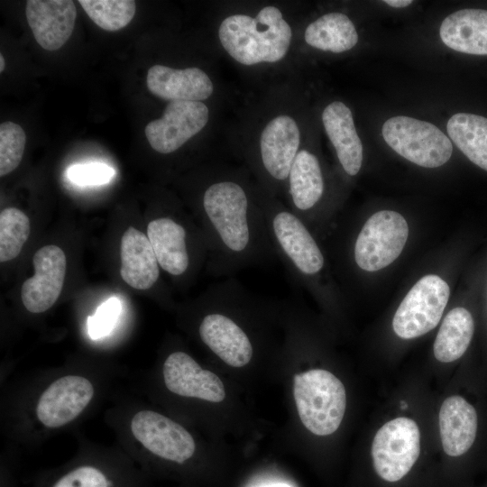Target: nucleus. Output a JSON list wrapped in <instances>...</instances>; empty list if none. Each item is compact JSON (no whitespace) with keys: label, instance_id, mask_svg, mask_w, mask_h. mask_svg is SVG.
I'll return each mask as SVG.
<instances>
[{"label":"nucleus","instance_id":"4be33fe9","mask_svg":"<svg viewBox=\"0 0 487 487\" xmlns=\"http://www.w3.org/2000/svg\"><path fill=\"white\" fill-rule=\"evenodd\" d=\"M439 35L454 51L487 55V10L463 9L449 14L441 23Z\"/></svg>","mask_w":487,"mask_h":487},{"label":"nucleus","instance_id":"f257e3e1","mask_svg":"<svg viewBox=\"0 0 487 487\" xmlns=\"http://www.w3.org/2000/svg\"><path fill=\"white\" fill-rule=\"evenodd\" d=\"M200 208L213 275L232 277L277 258L258 198L244 181L220 175L205 188Z\"/></svg>","mask_w":487,"mask_h":487},{"label":"nucleus","instance_id":"6ab92c4d","mask_svg":"<svg viewBox=\"0 0 487 487\" xmlns=\"http://www.w3.org/2000/svg\"><path fill=\"white\" fill-rule=\"evenodd\" d=\"M146 81L151 93L170 102H201L208 98L214 90L210 78L198 68L178 69L154 65L149 69Z\"/></svg>","mask_w":487,"mask_h":487},{"label":"nucleus","instance_id":"473e14b6","mask_svg":"<svg viewBox=\"0 0 487 487\" xmlns=\"http://www.w3.org/2000/svg\"><path fill=\"white\" fill-rule=\"evenodd\" d=\"M4 69H5V59L3 55L1 54L0 55V72H3Z\"/></svg>","mask_w":487,"mask_h":487},{"label":"nucleus","instance_id":"c756f323","mask_svg":"<svg viewBox=\"0 0 487 487\" xmlns=\"http://www.w3.org/2000/svg\"><path fill=\"white\" fill-rule=\"evenodd\" d=\"M114 170L106 164L91 162L76 164L68 170L69 179L80 186H95L107 183L114 176Z\"/></svg>","mask_w":487,"mask_h":487},{"label":"nucleus","instance_id":"20e7f679","mask_svg":"<svg viewBox=\"0 0 487 487\" xmlns=\"http://www.w3.org/2000/svg\"><path fill=\"white\" fill-rule=\"evenodd\" d=\"M293 395L299 418L317 436H328L339 427L346 408L342 381L332 372L311 369L296 374Z\"/></svg>","mask_w":487,"mask_h":487},{"label":"nucleus","instance_id":"f3484780","mask_svg":"<svg viewBox=\"0 0 487 487\" xmlns=\"http://www.w3.org/2000/svg\"><path fill=\"white\" fill-rule=\"evenodd\" d=\"M286 184L289 197V207H287L309 228L314 210L325 191L324 176L317 157L308 150H299Z\"/></svg>","mask_w":487,"mask_h":487},{"label":"nucleus","instance_id":"f8f14e48","mask_svg":"<svg viewBox=\"0 0 487 487\" xmlns=\"http://www.w3.org/2000/svg\"><path fill=\"white\" fill-rule=\"evenodd\" d=\"M34 275L22 286L21 298L31 313H42L51 308L62 290L67 269L66 255L61 248L50 244L33 255Z\"/></svg>","mask_w":487,"mask_h":487},{"label":"nucleus","instance_id":"423d86ee","mask_svg":"<svg viewBox=\"0 0 487 487\" xmlns=\"http://www.w3.org/2000/svg\"><path fill=\"white\" fill-rule=\"evenodd\" d=\"M409 235L405 218L395 211L372 215L359 232L353 248L355 264L375 271L393 262L401 253Z\"/></svg>","mask_w":487,"mask_h":487},{"label":"nucleus","instance_id":"412c9836","mask_svg":"<svg viewBox=\"0 0 487 487\" xmlns=\"http://www.w3.org/2000/svg\"><path fill=\"white\" fill-rule=\"evenodd\" d=\"M322 122L343 170L349 176H355L362 167L363 145L351 110L344 103L335 101L325 107Z\"/></svg>","mask_w":487,"mask_h":487},{"label":"nucleus","instance_id":"4468645a","mask_svg":"<svg viewBox=\"0 0 487 487\" xmlns=\"http://www.w3.org/2000/svg\"><path fill=\"white\" fill-rule=\"evenodd\" d=\"M93 396V384L87 378L78 375L60 377L41 393L36 407L37 418L47 427H62L75 419Z\"/></svg>","mask_w":487,"mask_h":487},{"label":"nucleus","instance_id":"cd10ccee","mask_svg":"<svg viewBox=\"0 0 487 487\" xmlns=\"http://www.w3.org/2000/svg\"><path fill=\"white\" fill-rule=\"evenodd\" d=\"M23 129L10 121L0 124V176L14 170L20 164L25 149Z\"/></svg>","mask_w":487,"mask_h":487},{"label":"nucleus","instance_id":"ddd939ff","mask_svg":"<svg viewBox=\"0 0 487 487\" xmlns=\"http://www.w3.org/2000/svg\"><path fill=\"white\" fill-rule=\"evenodd\" d=\"M147 236L160 267L175 278H183L194 265V240L187 225L170 216L147 225Z\"/></svg>","mask_w":487,"mask_h":487},{"label":"nucleus","instance_id":"aec40b11","mask_svg":"<svg viewBox=\"0 0 487 487\" xmlns=\"http://www.w3.org/2000/svg\"><path fill=\"white\" fill-rule=\"evenodd\" d=\"M120 259V275L132 288L145 290L157 283L160 265L147 234L127 228L121 238Z\"/></svg>","mask_w":487,"mask_h":487},{"label":"nucleus","instance_id":"a878e982","mask_svg":"<svg viewBox=\"0 0 487 487\" xmlns=\"http://www.w3.org/2000/svg\"><path fill=\"white\" fill-rule=\"evenodd\" d=\"M31 231L30 219L16 207H6L0 214V261L18 256Z\"/></svg>","mask_w":487,"mask_h":487},{"label":"nucleus","instance_id":"7c9ffc66","mask_svg":"<svg viewBox=\"0 0 487 487\" xmlns=\"http://www.w3.org/2000/svg\"><path fill=\"white\" fill-rule=\"evenodd\" d=\"M388 5L395 8H402L409 6L413 3L411 0H386L384 1Z\"/></svg>","mask_w":487,"mask_h":487},{"label":"nucleus","instance_id":"0eeeda50","mask_svg":"<svg viewBox=\"0 0 487 487\" xmlns=\"http://www.w3.org/2000/svg\"><path fill=\"white\" fill-rule=\"evenodd\" d=\"M448 284L435 274L422 277L408 292L392 320L395 334L403 339L423 335L439 323L449 299Z\"/></svg>","mask_w":487,"mask_h":487},{"label":"nucleus","instance_id":"1a4fd4ad","mask_svg":"<svg viewBox=\"0 0 487 487\" xmlns=\"http://www.w3.org/2000/svg\"><path fill=\"white\" fill-rule=\"evenodd\" d=\"M133 436L152 454L184 464L196 449L192 436L181 425L152 410H141L131 420Z\"/></svg>","mask_w":487,"mask_h":487},{"label":"nucleus","instance_id":"7ed1b4c3","mask_svg":"<svg viewBox=\"0 0 487 487\" xmlns=\"http://www.w3.org/2000/svg\"><path fill=\"white\" fill-rule=\"evenodd\" d=\"M227 53L243 65L277 62L287 54L292 32L280 10L268 5L255 17L233 14L225 18L218 30Z\"/></svg>","mask_w":487,"mask_h":487},{"label":"nucleus","instance_id":"c85d7f7f","mask_svg":"<svg viewBox=\"0 0 487 487\" xmlns=\"http://www.w3.org/2000/svg\"><path fill=\"white\" fill-rule=\"evenodd\" d=\"M121 312V303L117 298H110L103 302L95 314L87 318L88 335L92 339H100L113 330Z\"/></svg>","mask_w":487,"mask_h":487},{"label":"nucleus","instance_id":"5701e85b","mask_svg":"<svg viewBox=\"0 0 487 487\" xmlns=\"http://www.w3.org/2000/svg\"><path fill=\"white\" fill-rule=\"evenodd\" d=\"M304 38L313 48L340 53L356 45L358 33L348 16L333 12L309 23L306 28Z\"/></svg>","mask_w":487,"mask_h":487},{"label":"nucleus","instance_id":"9b49d317","mask_svg":"<svg viewBox=\"0 0 487 487\" xmlns=\"http://www.w3.org/2000/svg\"><path fill=\"white\" fill-rule=\"evenodd\" d=\"M300 133L291 116L280 115L263 128L260 138V166L271 187L286 184L293 161L299 151Z\"/></svg>","mask_w":487,"mask_h":487},{"label":"nucleus","instance_id":"6e6552de","mask_svg":"<svg viewBox=\"0 0 487 487\" xmlns=\"http://www.w3.org/2000/svg\"><path fill=\"white\" fill-rule=\"evenodd\" d=\"M419 452L420 432L417 423L402 417L391 419L377 431L372 440L375 472L386 482H398L411 470Z\"/></svg>","mask_w":487,"mask_h":487},{"label":"nucleus","instance_id":"393cba45","mask_svg":"<svg viewBox=\"0 0 487 487\" xmlns=\"http://www.w3.org/2000/svg\"><path fill=\"white\" fill-rule=\"evenodd\" d=\"M446 130L457 148L474 164L487 170V118L469 114H455Z\"/></svg>","mask_w":487,"mask_h":487},{"label":"nucleus","instance_id":"9d476101","mask_svg":"<svg viewBox=\"0 0 487 487\" xmlns=\"http://www.w3.org/2000/svg\"><path fill=\"white\" fill-rule=\"evenodd\" d=\"M208 117V108L200 101H171L162 117L146 125L145 135L154 151L169 154L198 133Z\"/></svg>","mask_w":487,"mask_h":487},{"label":"nucleus","instance_id":"39448f33","mask_svg":"<svg viewBox=\"0 0 487 487\" xmlns=\"http://www.w3.org/2000/svg\"><path fill=\"white\" fill-rule=\"evenodd\" d=\"M381 134L392 150L421 167H440L452 155L453 146L448 137L426 121L394 116L385 121Z\"/></svg>","mask_w":487,"mask_h":487},{"label":"nucleus","instance_id":"dca6fc26","mask_svg":"<svg viewBox=\"0 0 487 487\" xmlns=\"http://www.w3.org/2000/svg\"><path fill=\"white\" fill-rule=\"evenodd\" d=\"M25 14L37 43L52 51L61 48L70 37L77 11L71 0H28Z\"/></svg>","mask_w":487,"mask_h":487},{"label":"nucleus","instance_id":"b1692460","mask_svg":"<svg viewBox=\"0 0 487 487\" xmlns=\"http://www.w3.org/2000/svg\"><path fill=\"white\" fill-rule=\"evenodd\" d=\"M474 333V320L464 308L451 309L445 317L434 343V355L441 363L461 358Z\"/></svg>","mask_w":487,"mask_h":487},{"label":"nucleus","instance_id":"a211bd4d","mask_svg":"<svg viewBox=\"0 0 487 487\" xmlns=\"http://www.w3.org/2000/svg\"><path fill=\"white\" fill-rule=\"evenodd\" d=\"M477 409L465 398H446L439 410V430L444 452L452 457L467 454L475 445L479 433Z\"/></svg>","mask_w":487,"mask_h":487},{"label":"nucleus","instance_id":"2eb2a0df","mask_svg":"<svg viewBox=\"0 0 487 487\" xmlns=\"http://www.w3.org/2000/svg\"><path fill=\"white\" fill-rule=\"evenodd\" d=\"M163 379L167 389L177 395L221 402L225 390L219 377L203 369L189 354L173 352L163 363Z\"/></svg>","mask_w":487,"mask_h":487},{"label":"nucleus","instance_id":"bb28decb","mask_svg":"<svg viewBox=\"0 0 487 487\" xmlns=\"http://www.w3.org/2000/svg\"><path fill=\"white\" fill-rule=\"evenodd\" d=\"M78 3L96 25L108 32L125 27L136 9L132 0H79Z\"/></svg>","mask_w":487,"mask_h":487},{"label":"nucleus","instance_id":"f03ea898","mask_svg":"<svg viewBox=\"0 0 487 487\" xmlns=\"http://www.w3.org/2000/svg\"><path fill=\"white\" fill-rule=\"evenodd\" d=\"M248 291L234 277L215 285L207 294L208 310L198 325L201 341L232 367L245 366L254 354L251 335L237 320Z\"/></svg>","mask_w":487,"mask_h":487},{"label":"nucleus","instance_id":"2f4dec72","mask_svg":"<svg viewBox=\"0 0 487 487\" xmlns=\"http://www.w3.org/2000/svg\"><path fill=\"white\" fill-rule=\"evenodd\" d=\"M261 487H291V486L286 483H274V484L263 485Z\"/></svg>","mask_w":487,"mask_h":487}]
</instances>
